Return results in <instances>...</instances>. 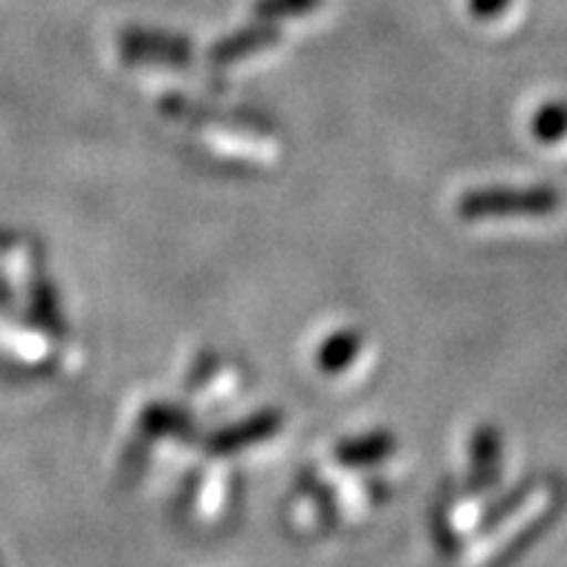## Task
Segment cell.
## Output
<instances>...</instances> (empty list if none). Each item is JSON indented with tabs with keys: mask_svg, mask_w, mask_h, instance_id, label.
<instances>
[{
	"mask_svg": "<svg viewBox=\"0 0 567 567\" xmlns=\"http://www.w3.org/2000/svg\"><path fill=\"white\" fill-rule=\"evenodd\" d=\"M559 206L553 188H495L463 200L461 212L470 217L481 215H547Z\"/></svg>",
	"mask_w": 567,
	"mask_h": 567,
	"instance_id": "6da1fadb",
	"label": "cell"
},
{
	"mask_svg": "<svg viewBox=\"0 0 567 567\" xmlns=\"http://www.w3.org/2000/svg\"><path fill=\"white\" fill-rule=\"evenodd\" d=\"M533 134L542 142H559L567 136V102H550L533 116Z\"/></svg>",
	"mask_w": 567,
	"mask_h": 567,
	"instance_id": "7a4b0ae2",
	"label": "cell"
},
{
	"mask_svg": "<svg viewBox=\"0 0 567 567\" xmlns=\"http://www.w3.org/2000/svg\"><path fill=\"white\" fill-rule=\"evenodd\" d=\"M316 0H264V9H267V16L272 12H284V9H305V7H313Z\"/></svg>",
	"mask_w": 567,
	"mask_h": 567,
	"instance_id": "3957f363",
	"label": "cell"
},
{
	"mask_svg": "<svg viewBox=\"0 0 567 567\" xmlns=\"http://www.w3.org/2000/svg\"><path fill=\"white\" fill-rule=\"evenodd\" d=\"M509 0H472V7L478 16H498L501 9L507 7Z\"/></svg>",
	"mask_w": 567,
	"mask_h": 567,
	"instance_id": "277c9868",
	"label": "cell"
}]
</instances>
